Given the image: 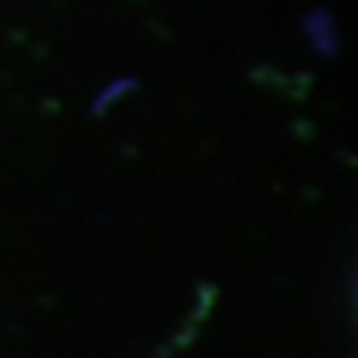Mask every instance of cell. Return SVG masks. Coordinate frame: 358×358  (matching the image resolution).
<instances>
[]
</instances>
